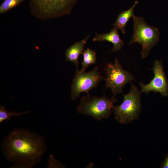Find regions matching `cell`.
Masks as SVG:
<instances>
[{"label": "cell", "mask_w": 168, "mask_h": 168, "mask_svg": "<svg viewBox=\"0 0 168 168\" xmlns=\"http://www.w3.org/2000/svg\"><path fill=\"white\" fill-rule=\"evenodd\" d=\"M1 148L11 168H30L38 164L47 149L44 138L25 129H16L4 138Z\"/></svg>", "instance_id": "cell-1"}, {"label": "cell", "mask_w": 168, "mask_h": 168, "mask_svg": "<svg viewBox=\"0 0 168 168\" xmlns=\"http://www.w3.org/2000/svg\"><path fill=\"white\" fill-rule=\"evenodd\" d=\"M77 0H30V11L41 20L57 18L71 12Z\"/></svg>", "instance_id": "cell-2"}, {"label": "cell", "mask_w": 168, "mask_h": 168, "mask_svg": "<svg viewBox=\"0 0 168 168\" xmlns=\"http://www.w3.org/2000/svg\"><path fill=\"white\" fill-rule=\"evenodd\" d=\"M117 101L115 96L109 99L105 94L101 97L91 96L87 95L83 97L78 106V112L90 116L100 120L108 118L113 111V104Z\"/></svg>", "instance_id": "cell-3"}, {"label": "cell", "mask_w": 168, "mask_h": 168, "mask_svg": "<svg viewBox=\"0 0 168 168\" xmlns=\"http://www.w3.org/2000/svg\"><path fill=\"white\" fill-rule=\"evenodd\" d=\"M141 93L136 86L132 84L128 93L123 94L122 103L114 106L115 118L120 123L126 124L138 119L141 110Z\"/></svg>", "instance_id": "cell-4"}, {"label": "cell", "mask_w": 168, "mask_h": 168, "mask_svg": "<svg viewBox=\"0 0 168 168\" xmlns=\"http://www.w3.org/2000/svg\"><path fill=\"white\" fill-rule=\"evenodd\" d=\"M133 18V34L129 44L137 42L141 44L140 54L144 58L159 41V33L157 28L148 25L142 17L134 15Z\"/></svg>", "instance_id": "cell-5"}, {"label": "cell", "mask_w": 168, "mask_h": 168, "mask_svg": "<svg viewBox=\"0 0 168 168\" xmlns=\"http://www.w3.org/2000/svg\"><path fill=\"white\" fill-rule=\"evenodd\" d=\"M105 70L106 77L104 80L106 82V88L111 90L113 96L122 93L125 85L135 80L131 73L123 69L117 58L114 63L108 64Z\"/></svg>", "instance_id": "cell-6"}, {"label": "cell", "mask_w": 168, "mask_h": 168, "mask_svg": "<svg viewBox=\"0 0 168 168\" xmlns=\"http://www.w3.org/2000/svg\"><path fill=\"white\" fill-rule=\"evenodd\" d=\"M104 79L100 75L97 66L88 72L76 70L71 86L72 99H77L81 92H86L89 95V91L96 88L100 80Z\"/></svg>", "instance_id": "cell-7"}, {"label": "cell", "mask_w": 168, "mask_h": 168, "mask_svg": "<svg viewBox=\"0 0 168 168\" xmlns=\"http://www.w3.org/2000/svg\"><path fill=\"white\" fill-rule=\"evenodd\" d=\"M154 77L150 82L145 84L139 83L141 92L148 94L151 91L159 92L162 96H168V81L164 71L161 62L157 60L154 61L153 67L152 68Z\"/></svg>", "instance_id": "cell-8"}, {"label": "cell", "mask_w": 168, "mask_h": 168, "mask_svg": "<svg viewBox=\"0 0 168 168\" xmlns=\"http://www.w3.org/2000/svg\"><path fill=\"white\" fill-rule=\"evenodd\" d=\"M93 40L94 41H107L111 43L114 45L111 52L119 51L124 44L118 33V29L115 28H114L110 32L107 33L99 34L96 32V36Z\"/></svg>", "instance_id": "cell-9"}, {"label": "cell", "mask_w": 168, "mask_h": 168, "mask_svg": "<svg viewBox=\"0 0 168 168\" xmlns=\"http://www.w3.org/2000/svg\"><path fill=\"white\" fill-rule=\"evenodd\" d=\"M88 37L89 36H87L84 39L76 42L65 51L66 61L72 62L75 66L76 70H78L79 57L83 53L85 45Z\"/></svg>", "instance_id": "cell-10"}, {"label": "cell", "mask_w": 168, "mask_h": 168, "mask_svg": "<svg viewBox=\"0 0 168 168\" xmlns=\"http://www.w3.org/2000/svg\"><path fill=\"white\" fill-rule=\"evenodd\" d=\"M138 3V1H135L134 5L130 8L119 14L113 24L114 28L118 30L119 29L123 33H125V27L130 19L134 16V9Z\"/></svg>", "instance_id": "cell-11"}, {"label": "cell", "mask_w": 168, "mask_h": 168, "mask_svg": "<svg viewBox=\"0 0 168 168\" xmlns=\"http://www.w3.org/2000/svg\"><path fill=\"white\" fill-rule=\"evenodd\" d=\"M82 54L83 59L82 62V71H85L86 69L91 65L95 63L96 60V54L95 52L90 48H87Z\"/></svg>", "instance_id": "cell-12"}, {"label": "cell", "mask_w": 168, "mask_h": 168, "mask_svg": "<svg viewBox=\"0 0 168 168\" xmlns=\"http://www.w3.org/2000/svg\"><path fill=\"white\" fill-rule=\"evenodd\" d=\"M30 112L29 111L22 112H15L7 111L4 105H0V123H2L5 120H10L11 118L13 116H18L25 114H26Z\"/></svg>", "instance_id": "cell-13"}, {"label": "cell", "mask_w": 168, "mask_h": 168, "mask_svg": "<svg viewBox=\"0 0 168 168\" xmlns=\"http://www.w3.org/2000/svg\"><path fill=\"white\" fill-rule=\"evenodd\" d=\"M24 0H4L0 5V14L5 13L17 7Z\"/></svg>", "instance_id": "cell-14"}, {"label": "cell", "mask_w": 168, "mask_h": 168, "mask_svg": "<svg viewBox=\"0 0 168 168\" xmlns=\"http://www.w3.org/2000/svg\"><path fill=\"white\" fill-rule=\"evenodd\" d=\"M160 168H168V154L165 156L163 162L160 166Z\"/></svg>", "instance_id": "cell-15"}]
</instances>
